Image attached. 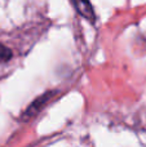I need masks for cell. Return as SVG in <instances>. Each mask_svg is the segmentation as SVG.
Instances as JSON below:
<instances>
[{
	"label": "cell",
	"mask_w": 146,
	"mask_h": 147,
	"mask_svg": "<svg viewBox=\"0 0 146 147\" xmlns=\"http://www.w3.org/2000/svg\"><path fill=\"white\" fill-rule=\"evenodd\" d=\"M71 1H72V4H74L75 9H76L83 17L89 20L91 22L95 21V12H93V8L88 0H71Z\"/></svg>",
	"instance_id": "1"
},
{
	"label": "cell",
	"mask_w": 146,
	"mask_h": 147,
	"mask_svg": "<svg viewBox=\"0 0 146 147\" xmlns=\"http://www.w3.org/2000/svg\"><path fill=\"white\" fill-rule=\"evenodd\" d=\"M53 92H51V93H47V94H43L41 97H39L38 99H36L34 103H31V106L27 109V111L25 112V116L26 117H30V116H34V114H36L38 112L39 109H41V106H44V105L47 103V102L49 101V99L52 98V96H53Z\"/></svg>",
	"instance_id": "2"
},
{
	"label": "cell",
	"mask_w": 146,
	"mask_h": 147,
	"mask_svg": "<svg viewBox=\"0 0 146 147\" xmlns=\"http://www.w3.org/2000/svg\"><path fill=\"white\" fill-rule=\"evenodd\" d=\"M10 58H12V51L9 48H7L5 45L0 44V63L9 61Z\"/></svg>",
	"instance_id": "3"
}]
</instances>
